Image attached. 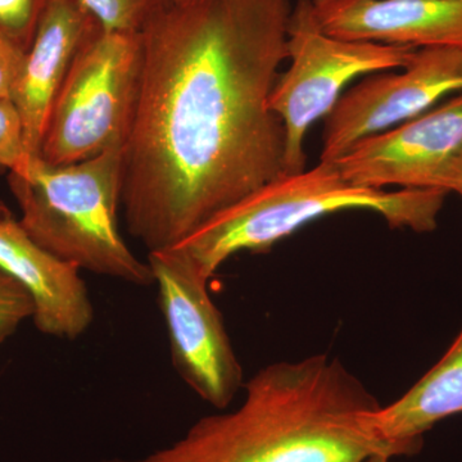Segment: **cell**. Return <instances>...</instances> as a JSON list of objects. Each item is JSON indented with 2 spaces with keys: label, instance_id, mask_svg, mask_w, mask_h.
I'll use <instances>...</instances> for the list:
<instances>
[{
  "label": "cell",
  "instance_id": "d6986e66",
  "mask_svg": "<svg viewBox=\"0 0 462 462\" xmlns=\"http://www.w3.org/2000/svg\"><path fill=\"white\" fill-rule=\"evenodd\" d=\"M447 191L457 193L462 199V149L460 154L456 158L451 172H449L448 181H447Z\"/></svg>",
  "mask_w": 462,
  "mask_h": 462
},
{
  "label": "cell",
  "instance_id": "277c9868",
  "mask_svg": "<svg viewBox=\"0 0 462 462\" xmlns=\"http://www.w3.org/2000/svg\"><path fill=\"white\" fill-rule=\"evenodd\" d=\"M124 149L71 165L32 157L23 171L8 172V185L23 214L18 223L36 245L79 270L149 287L151 267L118 230Z\"/></svg>",
  "mask_w": 462,
  "mask_h": 462
},
{
  "label": "cell",
  "instance_id": "30bf717a",
  "mask_svg": "<svg viewBox=\"0 0 462 462\" xmlns=\"http://www.w3.org/2000/svg\"><path fill=\"white\" fill-rule=\"evenodd\" d=\"M328 35L403 47L462 48V0H312Z\"/></svg>",
  "mask_w": 462,
  "mask_h": 462
},
{
  "label": "cell",
  "instance_id": "ac0fdd59",
  "mask_svg": "<svg viewBox=\"0 0 462 462\" xmlns=\"http://www.w3.org/2000/svg\"><path fill=\"white\" fill-rule=\"evenodd\" d=\"M27 51L0 30V100H11Z\"/></svg>",
  "mask_w": 462,
  "mask_h": 462
},
{
  "label": "cell",
  "instance_id": "5b68a950",
  "mask_svg": "<svg viewBox=\"0 0 462 462\" xmlns=\"http://www.w3.org/2000/svg\"><path fill=\"white\" fill-rule=\"evenodd\" d=\"M143 71L142 33L90 27L51 107L41 157L71 165L124 149L132 134Z\"/></svg>",
  "mask_w": 462,
  "mask_h": 462
},
{
  "label": "cell",
  "instance_id": "7402d4cb",
  "mask_svg": "<svg viewBox=\"0 0 462 462\" xmlns=\"http://www.w3.org/2000/svg\"><path fill=\"white\" fill-rule=\"evenodd\" d=\"M191 2H196V0H172L173 5H188Z\"/></svg>",
  "mask_w": 462,
  "mask_h": 462
},
{
  "label": "cell",
  "instance_id": "52a82bcc",
  "mask_svg": "<svg viewBox=\"0 0 462 462\" xmlns=\"http://www.w3.org/2000/svg\"><path fill=\"white\" fill-rule=\"evenodd\" d=\"M158 302L169 331L175 372L215 409H226L245 385L223 314L208 293V279L173 248L148 252Z\"/></svg>",
  "mask_w": 462,
  "mask_h": 462
},
{
  "label": "cell",
  "instance_id": "3957f363",
  "mask_svg": "<svg viewBox=\"0 0 462 462\" xmlns=\"http://www.w3.org/2000/svg\"><path fill=\"white\" fill-rule=\"evenodd\" d=\"M447 194L358 187L343 178L336 162L320 161L309 171L282 175L263 185L171 248L209 281L234 254H266L305 225L348 209L375 212L393 229L430 233L437 227Z\"/></svg>",
  "mask_w": 462,
  "mask_h": 462
},
{
  "label": "cell",
  "instance_id": "2e32d148",
  "mask_svg": "<svg viewBox=\"0 0 462 462\" xmlns=\"http://www.w3.org/2000/svg\"><path fill=\"white\" fill-rule=\"evenodd\" d=\"M30 158L16 107L11 100H0V173L23 171Z\"/></svg>",
  "mask_w": 462,
  "mask_h": 462
},
{
  "label": "cell",
  "instance_id": "ffe728a7",
  "mask_svg": "<svg viewBox=\"0 0 462 462\" xmlns=\"http://www.w3.org/2000/svg\"><path fill=\"white\" fill-rule=\"evenodd\" d=\"M14 217V214H12L9 207L0 199V221L8 220V218Z\"/></svg>",
  "mask_w": 462,
  "mask_h": 462
},
{
  "label": "cell",
  "instance_id": "8fae6325",
  "mask_svg": "<svg viewBox=\"0 0 462 462\" xmlns=\"http://www.w3.org/2000/svg\"><path fill=\"white\" fill-rule=\"evenodd\" d=\"M0 269L26 289L33 324L45 336L75 340L93 324L94 306L80 270L36 245L14 217L0 221Z\"/></svg>",
  "mask_w": 462,
  "mask_h": 462
},
{
  "label": "cell",
  "instance_id": "44dd1931",
  "mask_svg": "<svg viewBox=\"0 0 462 462\" xmlns=\"http://www.w3.org/2000/svg\"><path fill=\"white\" fill-rule=\"evenodd\" d=\"M391 456L384 454H374L361 462H391Z\"/></svg>",
  "mask_w": 462,
  "mask_h": 462
},
{
  "label": "cell",
  "instance_id": "8992f818",
  "mask_svg": "<svg viewBox=\"0 0 462 462\" xmlns=\"http://www.w3.org/2000/svg\"><path fill=\"white\" fill-rule=\"evenodd\" d=\"M416 48L345 41L328 35L312 0H297L287 27L291 66L278 76L270 108L285 130V173L305 171L303 142L312 126L336 107L343 88L357 76L402 69Z\"/></svg>",
  "mask_w": 462,
  "mask_h": 462
},
{
  "label": "cell",
  "instance_id": "9a60e30c",
  "mask_svg": "<svg viewBox=\"0 0 462 462\" xmlns=\"http://www.w3.org/2000/svg\"><path fill=\"white\" fill-rule=\"evenodd\" d=\"M51 0H0V30L26 51Z\"/></svg>",
  "mask_w": 462,
  "mask_h": 462
},
{
  "label": "cell",
  "instance_id": "7c38bea8",
  "mask_svg": "<svg viewBox=\"0 0 462 462\" xmlns=\"http://www.w3.org/2000/svg\"><path fill=\"white\" fill-rule=\"evenodd\" d=\"M96 21L81 0H51L42 14L12 96L30 157L41 156L58 91Z\"/></svg>",
  "mask_w": 462,
  "mask_h": 462
},
{
  "label": "cell",
  "instance_id": "ba28073f",
  "mask_svg": "<svg viewBox=\"0 0 462 462\" xmlns=\"http://www.w3.org/2000/svg\"><path fill=\"white\" fill-rule=\"evenodd\" d=\"M458 90L462 48H419L402 71L365 79L340 97L325 117L320 161L336 162L356 143L425 114Z\"/></svg>",
  "mask_w": 462,
  "mask_h": 462
},
{
  "label": "cell",
  "instance_id": "7a4b0ae2",
  "mask_svg": "<svg viewBox=\"0 0 462 462\" xmlns=\"http://www.w3.org/2000/svg\"><path fill=\"white\" fill-rule=\"evenodd\" d=\"M238 409L194 422L171 445L97 462H361L401 456L374 436L380 403L337 358L315 355L258 370Z\"/></svg>",
  "mask_w": 462,
  "mask_h": 462
},
{
  "label": "cell",
  "instance_id": "4fadbf2b",
  "mask_svg": "<svg viewBox=\"0 0 462 462\" xmlns=\"http://www.w3.org/2000/svg\"><path fill=\"white\" fill-rule=\"evenodd\" d=\"M462 413V329L448 351L402 397L367 413L374 436L401 456L419 454L424 434Z\"/></svg>",
  "mask_w": 462,
  "mask_h": 462
},
{
  "label": "cell",
  "instance_id": "5bb4252c",
  "mask_svg": "<svg viewBox=\"0 0 462 462\" xmlns=\"http://www.w3.org/2000/svg\"><path fill=\"white\" fill-rule=\"evenodd\" d=\"M100 26L111 32L141 33L172 0H81Z\"/></svg>",
  "mask_w": 462,
  "mask_h": 462
},
{
  "label": "cell",
  "instance_id": "9c48e42d",
  "mask_svg": "<svg viewBox=\"0 0 462 462\" xmlns=\"http://www.w3.org/2000/svg\"><path fill=\"white\" fill-rule=\"evenodd\" d=\"M461 149L462 94L389 132L366 136L336 165L346 180L358 187L447 191Z\"/></svg>",
  "mask_w": 462,
  "mask_h": 462
},
{
  "label": "cell",
  "instance_id": "e0dca14e",
  "mask_svg": "<svg viewBox=\"0 0 462 462\" xmlns=\"http://www.w3.org/2000/svg\"><path fill=\"white\" fill-rule=\"evenodd\" d=\"M32 316L33 302L26 289L0 269V343L14 336Z\"/></svg>",
  "mask_w": 462,
  "mask_h": 462
},
{
  "label": "cell",
  "instance_id": "6da1fadb",
  "mask_svg": "<svg viewBox=\"0 0 462 462\" xmlns=\"http://www.w3.org/2000/svg\"><path fill=\"white\" fill-rule=\"evenodd\" d=\"M291 0L172 5L142 33L121 208L148 252L171 248L285 173L269 100L288 60Z\"/></svg>",
  "mask_w": 462,
  "mask_h": 462
}]
</instances>
